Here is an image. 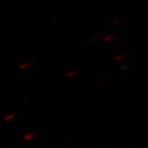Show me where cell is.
Instances as JSON below:
<instances>
[{
    "instance_id": "cell-1",
    "label": "cell",
    "mask_w": 148,
    "mask_h": 148,
    "mask_svg": "<svg viewBox=\"0 0 148 148\" xmlns=\"http://www.w3.org/2000/svg\"><path fill=\"white\" fill-rule=\"evenodd\" d=\"M36 135L34 134V133H28V134H26L25 135V136H24V140H29V139H31L32 137H34Z\"/></svg>"
}]
</instances>
